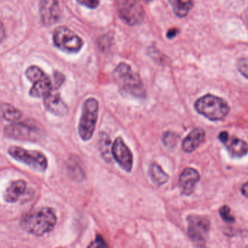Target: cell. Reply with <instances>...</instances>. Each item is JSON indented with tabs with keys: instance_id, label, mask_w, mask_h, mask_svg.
<instances>
[{
	"instance_id": "ba28073f",
	"label": "cell",
	"mask_w": 248,
	"mask_h": 248,
	"mask_svg": "<svg viewBox=\"0 0 248 248\" xmlns=\"http://www.w3.org/2000/svg\"><path fill=\"white\" fill-rule=\"evenodd\" d=\"M187 234L195 244L199 246L206 243L211 230V222L207 217L189 215L186 218Z\"/></svg>"
},
{
	"instance_id": "484cf974",
	"label": "cell",
	"mask_w": 248,
	"mask_h": 248,
	"mask_svg": "<svg viewBox=\"0 0 248 248\" xmlns=\"http://www.w3.org/2000/svg\"><path fill=\"white\" fill-rule=\"evenodd\" d=\"M64 80H65L64 76L61 73L56 71L54 74V83L52 84H53V90L54 89L57 90L58 88H60L61 86L62 85V83H63Z\"/></svg>"
},
{
	"instance_id": "d4e9b609",
	"label": "cell",
	"mask_w": 248,
	"mask_h": 248,
	"mask_svg": "<svg viewBox=\"0 0 248 248\" xmlns=\"http://www.w3.org/2000/svg\"><path fill=\"white\" fill-rule=\"evenodd\" d=\"M87 248H109V246L101 235H97Z\"/></svg>"
},
{
	"instance_id": "603a6c76",
	"label": "cell",
	"mask_w": 248,
	"mask_h": 248,
	"mask_svg": "<svg viewBox=\"0 0 248 248\" xmlns=\"http://www.w3.org/2000/svg\"><path fill=\"white\" fill-rule=\"evenodd\" d=\"M219 215L221 218L227 223H233L235 220L234 217L231 215V209L227 205H224L220 208Z\"/></svg>"
},
{
	"instance_id": "9c48e42d",
	"label": "cell",
	"mask_w": 248,
	"mask_h": 248,
	"mask_svg": "<svg viewBox=\"0 0 248 248\" xmlns=\"http://www.w3.org/2000/svg\"><path fill=\"white\" fill-rule=\"evenodd\" d=\"M118 10L124 21L131 26L141 23L144 10L138 0H116Z\"/></svg>"
},
{
	"instance_id": "6da1fadb",
	"label": "cell",
	"mask_w": 248,
	"mask_h": 248,
	"mask_svg": "<svg viewBox=\"0 0 248 248\" xmlns=\"http://www.w3.org/2000/svg\"><path fill=\"white\" fill-rule=\"evenodd\" d=\"M55 211L50 208H42L22 218L20 227L24 231L35 236L50 232L57 224Z\"/></svg>"
},
{
	"instance_id": "4316f807",
	"label": "cell",
	"mask_w": 248,
	"mask_h": 248,
	"mask_svg": "<svg viewBox=\"0 0 248 248\" xmlns=\"http://www.w3.org/2000/svg\"><path fill=\"white\" fill-rule=\"evenodd\" d=\"M79 4L89 7L90 9H95L99 5V0H77Z\"/></svg>"
},
{
	"instance_id": "4dcf8cb0",
	"label": "cell",
	"mask_w": 248,
	"mask_h": 248,
	"mask_svg": "<svg viewBox=\"0 0 248 248\" xmlns=\"http://www.w3.org/2000/svg\"><path fill=\"white\" fill-rule=\"evenodd\" d=\"M247 248H248V246Z\"/></svg>"
},
{
	"instance_id": "8fae6325",
	"label": "cell",
	"mask_w": 248,
	"mask_h": 248,
	"mask_svg": "<svg viewBox=\"0 0 248 248\" xmlns=\"http://www.w3.org/2000/svg\"><path fill=\"white\" fill-rule=\"evenodd\" d=\"M38 129L30 124L13 123L4 128V134L10 138L33 140L37 137Z\"/></svg>"
},
{
	"instance_id": "5bb4252c",
	"label": "cell",
	"mask_w": 248,
	"mask_h": 248,
	"mask_svg": "<svg viewBox=\"0 0 248 248\" xmlns=\"http://www.w3.org/2000/svg\"><path fill=\"white\" fill-rule=\"evenodd\" d=\"M201 176L196 169L186 168L181 173L179 179V186L183 195L189 196L193 193Z\"/></svg>"
},
{
	"instance_id": "7c38bea8",
	"label": "cell",
	"mask_w": 248,
	"mask_h": 248,
	"mask_svg": "<svg viewBox=\"0 0 248 248\" xmlns=\"http://www.w3.org/2000/svg\"><path fill=\"white\" fill-rule=\"evenodd\" d=\"M218 139L225 145L233 157H242L248 154V144L244 140L235 137H230L227 131L220 133Z\"/></svg>"
},
{
	"instance_id": "8992f818",
	"label": "cell",
	"mask_w": 248,
	"mask_h": 248,
	"mask_svg": "<svg viewBox=\"0 0 248 248\" xmlns=\"http://www.w3.org/2000/svg\"><path fill=\"white\" fill-rule=\"evenodd\" d=\"M26 76L33 84L29 92L31 97H45L53 90L50 78L39 67L35 65L29 67L26 70Z\"/></svg>"
},
{
	"instance_id": "30bf717a",
	"label": "cell",
	"mask_w": 248,
	"mask_h": 248,
	"mask_svg": "<svg viewBox=\"0 0 248 248\" xmlns=\"http://www.w3.org/2000/svg\"><path fill=\"white\" fill-rule=\"evenodd\" d=\"M112 155L123 170L131 172L133 167V155L122 137L115 140L112 145Z\"/></svg>"
},
{
	"instance_id": "cb8c5ba5",
	"label": "cell",
	"mask_w": 248,
	"mask_h": 248,
	"mask_svg": "<svg viewBox=\"0 0 248 248\" xmlns=\"http://www.w3.org/2000/svg\"><path fill=\"white\" fill-rule=\"evenodd\" d=\"M237 67L240 74L246 78H248V58H242L239 59Z\"/></svg>"
},
{
	"instance_id": "f546056e",
	"label": "cell",
	"mask_w": 248,
	"mask_h": 248,
	"mask_svg": "<svg viewBox=\"0 0 248 248\" xmlns=\"http://www.w3.org/2000/svg\"><path fill=\"white\" fill-rule=\"evenodd\" d=\"M242 193L245 197L248 198V182L245 183L242 186Z\"/></svg>"
},
{
	"instance_id": "44dd1931",
	"label": "cell",
	"mask_w": 248,
	"mask_h": 248,
	"mask_svg": "<svg viewBox=\"0 0 248 248\" xmlns=\"http://www.w3.org/2000/svg\"><path fill=\"white\" fill-rule=\"evenodd\" d=\"M22 113L10 105L3 104L2 119L11 123H16L20 120Z\"/></svg>"
},
{
	"instance_id": "d6986e66",
	"label": "cell",
	"mask_w": 248,
	"mask_h": 248,
	"mask_svg": "<svg viewBox=\"0 0 248 248\" xmlns=\"http://www.w3.org/2000/svg\"><path fill=\"white\" fill-rule=\"evenodd\" d=\"M149 174L153 183L157 186L165 185L169 179V175L156 163H153L150 165Z\"/></svg>"
},
{
	"instance_id": "4fadbf2b",
	"label": "cell",
	"mask_w": 248,
	"mask_h": 248,
	"mask_svg": "<svg viewBox=\"0 0 248 248\" xmlns=\"http://www.w3.org/2000/svg\"><path fill=\"white\" fill-rule=\"evenodd\" d=\"M39 11L45 26H52L59 20L61 12L58 0H40Z\"/></svg>"
},
{
	"instance_id": "ac0fdd59",
	"label": "cell",
	"mask_w": 248,
	"mask_h": 248,
	"mask_svg": "<svg viewBox=\"0 0 248 248\" xmlns=\"http://www.w3.org/2000/svg\"><path fill=\"white\" fill-rule=\"evenodd\" d=\"M99 150L101 153L102 157L106 162L110 163L112 157V144L111 140L107 134L104 132L100 133L98 141Z\"/></svg>"
},
{
	"instance_id": "5b68a950",
	"label": "cell",
	"mask_w": 248,
	"mask_h": 248,
	"mask_svg": "<svg viewBox=\"0 0 248 248\" xmlns=\"http://www.w3.org/2000/svg\"><path fill=\"white\" fill-rule=\"evenodd\" d=\"M8 153L15 160L29 166L36 171L44 172L47 169V160L41 152L11 146L8 149Z\"/></svg>"
},
{
	"instance_id": "2e32d148",
	"label": "cell",
	"mask_w": 248,
	"mask_h": 248,
	"mask_svg": "<svg viewBox=\"0 0 248 248\" xmlns=\"http://www.w3.org/2000/svg\"><path fill=\"white\" fill-rule=\"evenodd\" d=\"M205 139V132L202 128H194L182 141V149L186 153H192L202 144Z\"/></svg>"
},
{
	"instance_id": "7402d4cb",
	"label": "cell",
	"mask_w": 248,
	"mask_h": 248,
	"mask_svg": "<svg viewBox=\"0 0 248 248\" xmlns=\"http://www.w3.org/2000/svg\"><path fill=\"white\" fill-rule=\"evenodd\" d=\"M162 140L163 144L168 148H174L175 146L177 144L179 137L175 133L167 131L163 134Z\"/></svg>"
},
{
	"instance_id": "277c9868",
	"label": "cell",
	"mask_w": 248,
	"mask_h": 248,
	"mask_svg": "<svg viewBox=\"0 0 248 248\" xmlns=\"http://www.w3.org/2000/svg\"><path fill=\"white\" fill-rule=\"evenodd\" d=\"M98 113L99 103L95 98L91 97L84 101L78 127V134L83 141H88L93 137Z\"/></svg>"
},
{
	"instance_id": "7a4b0ae2",
	"label": "cell",
	"mask_w": 248,
	"mask_h": 248,
	"mask_svg": "<svg viewBox=\"0 0 248 248\" xmlns=\"http://www.w3.org/2000/svg\"><path fill=\"white\" fill-rule=\"evenodd\" d=\"M113 78L120 90L125 94L135 97L145 94L144 85L140 76L125 62H121L113 72Z\"/></svg>"
},
{
	"instance_id": "9a60e30c",
	"label": "cell",
	"mask_w": 248,
	"mask_h": 248,
	"mask_svg": "<svg viewBox=\"0 0 248 248\" xmlns=\"http://www.w3.org/2000/svg\"><path fill=\"white\" fill-rule=\"evenodd\" d=\"M44 104L48 111L56 116H63L68 112V107L61 98V95L52 91L44 97Z\"/></svg>"
},
{
	"instance_id": "52a82bcc",
	"label": "cell",
	"mask_w": 248,
	"mask_h": 248,
	"mask_svg": "<svg viewBox=\"0 0 248 248\" xmlns=\"http://www.w3.org/2000/svg\"><path fill=\"white\" fill-rule=\"evenodd\" d=\"M53 42L57 48L67 53H77L84 45L82 39L65 26H60L55 29Z\"/></svg>"
},
{
	"instance_id": "3957f363",
	"label": "cell",
	"mask_w": 248,
	"mask_h": 248,
	"mask_svg": "<svg viewBox=\"0 0 248 248\" xmlns=\"http://www.w3.org/2000/svg\"><path fill=\"white\" fill-rule=\"evenodd\" d=\"M195 109L199 114L214 122L224 119L230 110V106L224 99L212 94L198 99L195 102Z\"/></svg>"
},
{
	"instance_id": "ffe728a7",
	"label": "cell",
	"mask_w": 248,
	"mask_h": 248,
	"mask_svg": "<svg viewBox=\"0 0 248 248\" xmlns=\"http://www.w3.org/2000/svg\"><path fill=\"white\" fill-rule=\"evenodd\" d=\"M175 15L179 17H185L189 14L193 3L192 0H169Z\"/></svg>"
},
{
	"instance_id": "f1b7e54d",
	"label": "cell",
	"mask_w": 248,
	"mask_h": 248,
	"mask_svg": "<svg viewBox=\"0 0 248 248\" xmlns=\"http://www.w3.org/2000/svg\"><path fill=\"white\" fill-rule=\"evenodd\" d=\"M4 37H5V31L2 23L0 22V43L4 40Z\"/></svg>"
},
{
	"instance_id": "e0dca14e",
	"label": "cell",
	"mask_w": 248,
	"mask_h": 248,
	"mask_svg": "<svg viewBox=\"0 0 248 248\" xmlns=\"http://www.w3.org/2000/svg\"><path fill=\"white\" fill-rule=\"evenodd\" d=\"M26 190V183L23 180H16L12 182L5 192H4V201L7 202H16L24 195Z\"/></svg>"
},
{
	"instance_id": "83f0119b",
	"label": "cell",
	"mask_w": 248,
	"mask_h": 248,
	"mask_svg": "<svg viewBox=\"0 0 248 248\" xmlns=\"http://www.w3.org/2000/svg\"><path fill=\"white\" fill-rule=\"evenodd\" d=\"M177 33V29H170V30H169V31H168L167 37L169 38V39H173V37H175V36H176Z\"/></svg>"
}]
</instances>
